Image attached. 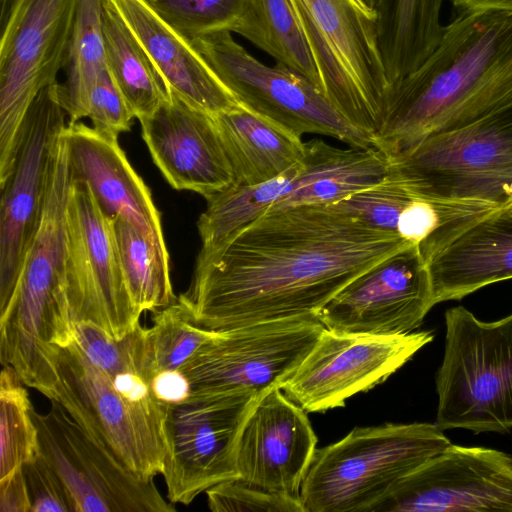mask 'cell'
Instances as JSON below:
<instances>
[{
	"label": "cell",
	"mask_w": 512,
	"mask_h": 512,
	"mask_svg": "<svg viewBox=\"0 0 512 512\" xmlns=\"http://www.w3.org/2000/svg\"><path fill=\"white\" fill-rule=\"evenodd\" d=\"M433 306L427 264L412 245L353 279L317 316L335 332L399 335L415 331Z\"/></svg>",
	"instance_id": "obj_17"
},
{
	"label": "cell",
	"mask_w": 512,
	"mask_h": 512,
	"mask_svg": "<svg viewBox=\"0 0 512 512\" xmlns=\"http://www.w3.org/2000/svg\"><path fill=\"white\" fill-rule=\"evenodd\" d=\"M111 221L123 276L136 308L141 313L154 312L175 302L178 297L172 288L166 244L122 217Z\"/></svg>",
	"instance_id": "obj_26"
},
{
	"label": "cell",
	"mask_w": 512,
	"mask_h": 512,
	"mask_svg": "<svg viewBox=\"0 0 512 512\" xmlns=\"http://www.w3.org/2000/svg\"><path fill=\"white\" fill-rule=\"evenodd\" d=\"M81 0H11L0 38V184L8 177L26 115L65 67Z\"/></svg>",
	"instance_id": "obj_7"
},
{
	"label": "cell",
	"mask_w": 512,
	"mask_h": 512,
	"mask_svg": "<svg viewBox=\"0 0 512 512\" xmlns=\"http://www.w3.org/2000/svg\"><path fill=\"white\" fill-rule=\"evenodd\" d=\"M390 167V158L375 147L342 149L313 139L305 142L300 172L292 190L268 211L335 204L380 182Z\"/></svg>",
	"instance_id": "obj_23"
},
{
	"label": "cell",
	"mask_w": 512,
	"mask_h": 512,
	"mask_svg": "<svg viewBox=\"0 0 512 512\" xmlns=\"http://www.w3.org/2000/svg\"><path fill=\"white\" fill-rule=\"evenodd\" d=\"M187 39L241 105L301 136L316 133L351 147H374L373 138L349 123L306 77L281 63L265 65L231 32Z\"/></svg>",
	"instance_id": "obj_9"
},
{
	"label": "cell",
	"mask_w": 512,
	"mask_h": 512,
	"mask_svg": "<svg viewBox=\"0 0 512 512\" xmlns=\"http://www.w3.org/2000/svg\"><path fill=\"white\" fill-rule=\"evenodd\" d=\"M353 6H355L358 10L363 12L368 17L375 19L378 21V15L373 12L371 9L367 7V5L363 2V0H348Z\"/></svg>",
	"instance_id": "obj_40"
},
{
	"label": "cell",
	"mask_w": 512,
	"mask_h": 512,
	"mask_svg": "<svg viewBox=\"0 0 512 512\" xmlns=\"http://www.w3.org/2000/svg\"><path fill=\"white\" fill-rule=\"evenodd\" d=\"M215 332L199 325L179 297L172 304L154 311L153 325L146 328L153 377L159 372L180 370L214 337Z\"/></svg>",
	"instance_id": "obj_31"
},
{
	"label": "cell",
	"mask_w": 512,
	"mask_h": 512,
	"mask_svg": "<svg viewBox=\"0 0 512 512\" xmlns=\"http://www.w3.org/2000/svg\"><path fill=\"white\" fill-rule=\"evenodd\" d=\"M239 35L319 88L313 59L289 0H255L252 14Z\"/></svg>",
	"instance_id": "obj_29"
},
{
	"label": "cell",
	"mask_w": 512,
	"mask_h": 512,
	"mask_svg": "<svg viewBox=\"0 0 512 512\" xmlns=\"http://www.w3.org/2000/svg\"><path fill=\"white\" fill-rule=\"evenodd\" d=\"M461 10H496L512 12V0H450Z\"/></svg>",
	"instance_id": "obj_38"
},
{
	"label": "cell",
	"mask_w": 512,
	"mask_h": 512,
	"mask_svg": "<svg viewBox=\"0 0 512 512\" xmlns=\"http://www.w3.org/2000/svg\"><path fill=\"white\" fill-rule=\"evenodd\" d=\"M450 444L436 423L355 427L317 448L301 502L306 512H370L398 481Z\"/></svg>",
	"instance_id": "obj_4"
},
{
	"label": "cell",
	"mask_w": 512,
	"mask_h": 512,
	"mask_svg": "<svg viewBox=\"0 0 512 512\" xmlns=\"http://www.w3.org/2000/svg\"><path fill=\"white\" fill-rule=\"evenodd\" d=\"M301 168V161L269 181L234 184L209 198L197 222L202 248L216 246L255 221L289 193Z\"/></svg>",
	"instance_id": "obj_28"
},
{
	"label": "cell",
	"mask_w": 512,
	"mask_h": 512,
	"mask_svg": "<svg viewBox=\"0 0 512 512\" xmlns=\"http://www.w3.org/2000/svg\"><path fill=\"white\" fill-rule=\"evenodd\" d=\"M260 396L189 397L167 406L162 476L171 503L188 505L212 486L238 478V438Z\"/></svg>",
	"instance_id": "obj_13"
},
{
	"label": "cell",
	"mask_w": 512,
	"mask_h": 512,
	"mask_svg": "<svg viewBox=\"0 0 512 512\" xmlns=\"http://www.w3.org/2000/svg\"><path fill=\"white\" fill-rule=\"evenodd\" d=\"M65 113L54 84L38 94L23 123L12 169L0 184V312L14 294L40 220L50 162L66 127Z\"/></svg>",
	"instance_id": "obj_15"
},
{
	"label": "cell",
	"mask_w": 512,
	"mask_h": 512,
	"mask_svg": "<svg viewBox=\"0 0 512 512\" xmlns=\"http://www.w3.org/2000/svg\"><path fill=\"white\" fill-rule=\"evenodd\" d=\"M64 294L73 323H92L116 339L140 325L123 276L112 221L89 186L71 181L66 206Z\"/></svg>",
	"instance_id": "obj_11"
},
{
	"label": "cell",
	"mask_w": 512,
	"mask_h": 512,
	"mask_svg": "<svg viewBox=\"0 0 512 512\" xmlns=\"http://www.w3.org/2000/svg\"><path fill=\"white\" fill-rule=\"evenodd\" d=\"M313 59L319 92L373 138L390 92L378 21L348 0H289Z\"/></svg>",
	"instance_id": "obj_5"
},
{
	"label": "cell",
	"mask_w": 512,
	"mask_h": 512,
	"mask_svg": "<svg viewBox=\"0 0 512 512\" xmlns=\"http://www.w3.org/2000/svg\"><path fill=\"white\" fill-rule=\"evenodd\" d=\"M390 161L421 194L503 207L512 200V108L430 135Z\"/></svg>",
	"instance_id": "obj_10"
},
{
	"label": "cell",
	"mask_w": 512,
	"mask_h": 512,
	"mask_svg": "<svg viewBox=\"0 0 512 512\" xmlns=\"http://www.w3.org/2000/svg\"><path fill=\"white\" fill-rule=\"evenodd\" d=\"M512 108V12L461 10L433 52L390 91L374 147L390 159L422 139Z\"/></svg>",
	"instance_id": "obj_2"
},
{
	"label": "cell",
	"mask_w": 512,
	"mask_h": 512,
	"mask_svg": "<svg viewBox=\"0 0 512 512\" xmlns=\"http://www.w3.org/2000/svg\"><path fill=\"white\" fill-rule=\"evenodd\" d=\"M169 89L216 115L240 103L219 81L188 39L165 21L149 0H109Z\"/></svg>",
	"instance_id": "obj_22"
},
{
	"label": "cell",
	"mask_w": 512,
	"mask_h": 512,
	"mask_svg": "<svg viewBox=\"0 0 512 512\" xmlns=\"http://www.w3.org/2000/svg\"><path fill=\"white\" fill-rule=\"evenodd\" d=\"M324 329L317 315H306L216 331L180 369L190 397L283 389Z\"/></svg>",
	"instance_id": "obj_8"
},
{
	"label": "cell",
	"mask_w": 512,
	"mask_h": 512,
	"mask_svg": "<svg viewBox=\"0 0 512 512\" xmlns=\"http://www.w3.org/2000/svg\"><path fill=\"white\" fill-rule=\"evenodd\" d=\"M306 413L282 389L261 395L238 438V478L269 491L299 496L318 441Z\"/></svg>",
	"instance_id": "obj_19"
},
{
	"label": "cell",
	"mask_w": 512,
	"mask_h": 512,
	"mask_svg": "<svg viewBox=\"0 0 512 512\" xmlns=\"http://www.w3.org/2000/svg\"><path fill=\"white\" fill-rule=\"evenodd\" d=\"M158 14L186 38L229 31L240 34L255 0H149Z\"/></svg>",
	"instance_id": "obj_32"
},
{
	"label": "cell",
	"mask_w": 512,
	"mask_h": 512,
	"mask_svg": "<svg viewBox=\"0 0 512 512\" xmlns=\"http://www.w3.org/2000/svg\"><path fill=\"white\" fill-rule=\"evenodd\" d=\"M40 414L33 409L38 453L63 481L74 512L175 511L153 479L134 474L88 435L56 401Z\"/></svg>",
	"instance_id": "obj_12"
},
{
	"label": "cell",
	"mask_w": 512,
	"mask_h": 512,
	"mask_svg": "<svg viewBox=\"0 0 512 512\" xmlns=\"http://www.w3.org/2000/svg\"><path fill=\"white\" fill-rule=\"evenodd\" d=\"M101 11L102 0H81L64 67L66 81L54 83L68 124L87 118L90 96L107 66Z\"/></svg>",
	"instance_id": "obj_27"
},
{
	"label": "cell",
	"mask_w": 512,
	"mask_h": 512,
	"mask_svg": "<svg viewBox=\"0 0 512 512\" xmlns=\"http://www.w3.org/2000/svg\"><path fill=\"white\" fill-rule=\"evenodd\" d=\"M11 0H0V20L4 18Z\"/></svg>",
	"instance_id": "obj_41"
},
{
	"label": "cell",
	"mask_w": 512,
	"mask_h": 512,
	"mask_svg": "<svg viewBox=\"0 0 512 512\" xmlns=\"http://www.w3.org/2000/svg\"><path fill=\"white\" fill-rule=\"evenodd\" d=\"M433 338L431 331L383 336L325 328L282 390L307 413L343 407L351 396L384 382Z\"/></svg>",
	"instance_id": "obj_14"
},
{
	"label": "cell",
	"mask_w": 512,
	"mask_h": 512,
	"mask_svg": "<svg viewBox=\"0 0 512 512\" xmlns=\"http://www.w3.org/2000/svg\"><path fill=\"white\" fill-rule=\"evenodd\" d=\"M23 473L32 512H74L63 481L39 453L23 466Z\"/></svg>",
	"instance_id": "obj_36"
},
{
	"label": "cell",
	"mask_w": 512,
	"mask_h": 512,
	"mask_svg": "<svg viewBox=\"0 0 512 512\" xmlns=\"http://www.w3.org/2000/svg\"><path fill=\"white\" fill-rule=\"evenodd\" d=\"M49 400L67 413L124 467L144 479L163 473L167 406L154 395L142 371L109 375L72 341L56 348Z\"/></svg>",
	"instance_id": "obj_3"
},
{
	"label": "cell",
	"mask_w": 512,
	"mask_h": 512,
	"mask_svg": "<svg viewBox=\"0 0 512 512\" xmlns=\"http://www.w3.org/2000/svg\"><path fill=\"white\" fill-rule=\"evenodd\" d=\"M445 350L436 375V424L474 433L512 429V313L493 322L462 306L445 313Z\"/></svg>",
	"instance_id": "obj_6"
},
{
	"label": "cell",
	"mask_w": 512,
	"mask_h": 512,
	"mask_svg": "<svg viewBox=\"0 0 512 512\" xmlns=\"http://www.w3.org/2000/svg\"><path fill=\"white\" fill-rule=\"evenodd\" d=\"M434 305L512 278V218L500 208L463 221L423 247Z\"/></svg>",
	"instance_id": "obj_20"
},
{
	"label": "cell",
	"mask_w": 512,
	"mask_h": 512,
	"mask_svg": "<svg viewBox=\"0 0 512 512\" xmlns=\"http://www.w3.org/2000/svg\"><path fill=\"white\" fill-rule=\"evenodd\" d=\"M139 122L154 163L174 189L193 191L208 200L234 185L213 115L170 89L159 108Z\"/></svg>",
	"instance_id": "obj_18"
},
{
	"label": "cell",
	"mask_w": 512,
	"mask_h": 512,
	"mask_svg": "<svg viewBox=\"0 0 512 512\" xmlns=\"http://www.w3.org/2000/svg\"><path fill=\"white\" fill-rule=\"evenodd\" d=\"M205 493L214 512H306L300 496L269 491L240 478L220 482Z\"/></svg>",
	"instance_id": "obj_34"
},
{
	"label": "cell",
	"mask_w": 512,
	"mask_h": 512,
	"mask_svg": "<svg viewBox=\"0 0 512 512\" xmlns=\"http://www.w3.org/2000/svg\"><path fill=\"white\" fill-rule=\"evenodd\" d=\"M512 512V456L450 444L398 481L370 512Z\"/></svg>",
	"instance_id": "obj_16"
},
{
	"label": "cell",
	"mask_w": 512,
	"mask_h": 512,
	"mask_svg": "<svg viewBox=\"0 0 512 512\" xmlns=\"http://www.w3.org/2000/svg\"><path fill=\"white\" fill-rule=\"evenodd\" d=\"M500 210L504 215L512 218V200L503 207H501Z\"/></svg>",
	"instance_id": "obj_42"
},
{
	"label": "cell",
	"mask_w": 512,
	"mask_h": 512,
	"mask_svg": "<svg viewBox=\"0 0 512 512\" xmlns=\"http://www.w3.org/2000/svg\"><path fill=\"white\" fill-rule=\"evenodd\" d=\"M87 118L96 131L115 138L128 131L135 118L107 66L90 96Z\"/></svg>",
	"instance_id": "obj_35"
},
{
	"label": "cell",
	"mask_w": 512,
	"mask_h": 512,
	"mask_svg": "<svg viewBox=\"0 0 512 512\" xmlns=\"http://www.w3.org/2000/svg\"><path fill=\"white\" fill-rule=\"evenodd\" d=\"M101 24L107 68L134 117L151 115L169 97V87L109 0H102Z\"/></svg>",
	"instance_id": "obj_25"
},
{
	"label": "cell",
	"mask_w": 512,
	"mask_h": 512,
	"mask_svg": "<svg viewBox=\"0 0 512 512\" xmlns=\"http://www.w3.org/2000/svg\"><path fill=\"white\" fill-rule=\"evenodd\" d=\"M390 1L391 0H363L367 7L378 15L379 19L386 12Z\"/></svg>",
	"instance_id": "obj_39"
},
{
	"label": "cell",
	"mask_w": 512,
	"mask_h": 512,
	"mask_svg": "<svg viewBox=\"0 0 512 512\" xmlns=\"http://www.w3.org/2000/svg\"><path fill=\"white\" fill-rule=\"evenodd\" d=\"M213 117L234 172V184L269 181L303 158L301 135L241 104Z\"/></svg>",
	"instance_id": "obj_24"
},
{
	"label": "cell",
	"mask_w": 512,
	"mask_h": 512,
	"mask_svg": "<svg viewBox=\"0 0 512 512\" xmlns=\"http://www.w3.org/2000/svg\"><path fill=\"white\" fill-rule=\"evenodd\" d=\"M26 386L15 370L2 366L0 375V481L38 453V431Z\"/></svg>",
	"instance_id": "obj_30"
},
{
	"label": "cell",
	"mask_w": 512,
	"mask_h": 512,
	"mask_svg": "<svg viewBox=\"0 0 512 512\" xmlns=\"http://www.w3.org/2000/svg\"><path fill=\"white\" fill-rule=\"evenodd\" d=\"M63 136L71 181L85 182L110 219L122 217L165 244L161 216L150 190L129 163L118 138L80 121L67 124Z\"/></svg>",
	"instance_id": "obj_21"
},
{
	"label": "cell",
	"mask_w": 512,
	"mask_h": 512,
	"mask_svg": "<svg viewBox=\"0 0 512 512\" xmlns=\"http://www.w3.org/2000/svg\"><path fill=\"white\" fill-rule=\"evenodd\" d=\"M418 193L391 165L388 174L380 182L332 205L372 228L397 234L401 213Z\"/></svg>",
	"instance_id": "obj_33"
},
{
	"label": "cell",
	"mask_w": 512,
	"mask_h": 512,
	"mask_svg": "<svg viewBox=\"0 0 512 512\" xmlns=\"http://www.w3.org/2000/svg\"><path fill=\"white\" fill-rule=\"evenodd\" d=\"M410 246L334 205L270 210L201 248L179 298L213 331L318 315L353 279Z\"/></svg>",
	"instance_id": "obj_1"
},
{
	"label": "cell",
	"mask_w": 512,
	"mask_h": 512,
	"mask_svg": "<svg viewBox=\"0 0 512 512\" xmlns=\"http://www.w3.org/2000/svg\"><path fill=\"white\" fill-rule=\"evenodd\" d=\"M0 512H32L23 467L0 481Z\"/></svg>",
	"instance_id": "obj_37"
}]
</instances>
